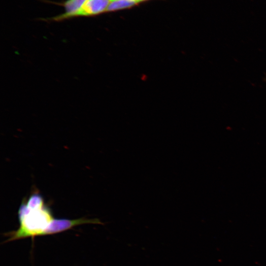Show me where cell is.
Instances as JSON below:
<instances>
[{"label":"cell","mask_w":266,"mask_h":266,"mask_svg":"<svg viewBox=\"0 0 266 266\" xmlns=\"http://www.w3.org/2000/svg\"><path fill=\"white\" fill-rule=\"evenodd\" d=\"M20 223L19 229L9 234L7 241L29 236L42 235L45 230L53 220L50 208L46 205L36 209H30L24 201L18 210Z\"/></svg>","instance_id":"obj_1"},{"label":"cell","mask_w":266,"mask_h":266,"mask_svg":"<svg viewBox=\"0 0 266 266\" xmlns=\"http://www.w3.org/2000/svg\"><path fill=\"white\" fill-rule=\"evenodd\" d=\"M83 224H102V223L98 219H87L80 218L74 220L53 219L45 230L42 235L60 233L69 229L75 226Z\"/></svg>","instance_id":"obj_2"},{"label":"cell","mask_w":266,"mask_h":266,"mask_svg":"<svg viewBox=\"0 0 266 266\" xmlns=\"http://www.w3.org/2000/svg\"><path fill=\"white\" fill-rule=\"evenodd\" d=\"M110 0H88L78 16H89L106 11Z\"/></svg>","instance_id":"obj_3"},{"label":"cell","mask_w":266,"mask_h":266,"mask_svg":"<svg viewBox=\"0 0 266 266\" xmlns=\"http://www.w3.org/2000/svg\"><path fill=\"white\" fill-rule=\"evenodd\" d=\"M88 0H67L64 4L65 13L58 17L56 20H61L78 16L84 4Z\"/></svg>","instance_id":"obj_4"},{"label":"cell","mask_w":266,"mask_h":266,"mask_svg":"<svg viewBox=\"0 0 266 266\" xmlns=\"http://www.w3.org/2000/svg\"><path fill=\"white\" fill-rule=\"evenodd\" d=\"M136 0H113L110 1L106 11H111L128 8L135 5Z\"/></svg>","instance_id":"obj_5"},{"label":"cell","mask_w":266,"mask_h":266,"mask_svg":"<svg viewBox=\"0 0 266 266\" xmlns=\"http://www.w3.org/2000/svg\"><path fill=\"white\" fill-rule=\"evenodd\" d=\"M136 0L138 2H140L144 0Z\"/></svg>","instance_id":"obj_6"},{"label":"cell","mask_w":266,"mask_h":266,"mask_svg":"<svg viewBox=\"0 0 266 266\" xmlns=\"http://www.w3.org/2000/svg\"><path fill=\"white\" fill-rule=\"evenodd\" d=\"M110 0L112 1V0Z\"/></svg>","instance_id":"obj_7"}]
</instances>
